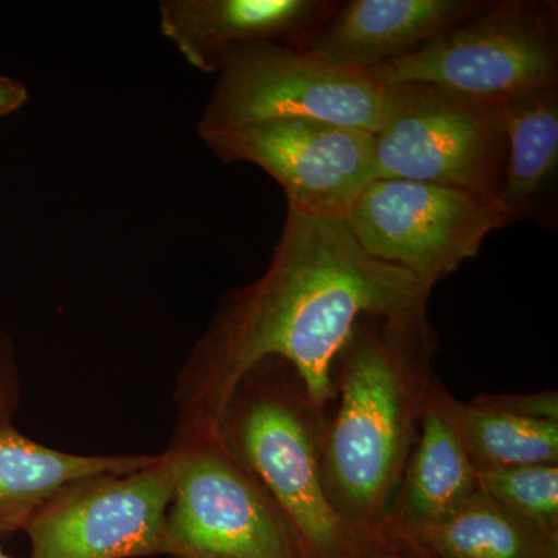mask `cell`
I'll return each mask as SVG.
<instances>
[{
	"instance_id": "21",
	"label": "cell",
	"mask_w": 558,
	"mask_h": 558,
	"mask_svg": "<svg viewBox=\"0 0 558 558\" xmlns=\"http://www.w3.org/2000/svg\"><path fill=\"white\" fill-rule=\"evenodd\" d=\"M31 92L22 81L0 75V119L24 108Z\"/></svg>"
},
{
	"instance_id": "14",
	"label": "cell",
	"mask_w": 558,
	"mask_h": 558,
	"mask_svg": "<svg viewBox=\"0 0 558 558\" xmlns=\"http://www.w3.org/2000/svg\"><path fill=\"white\" fill-rule=\"evenodd\" d=\"M157 457H83L40 446L0 424V534L24 531L47 501L76 481L126 475L148 468Z\"/></svg>"
},
{
	"instance_id": "10",
	"label": "cell",
	"mask_w": 558,
	"mask_h": 558,
	"mask_svg": "<svg viewBox=\"0 0 558 558\" xmlns=\"http://www.w3.org/2000/svg\"><path fill=\"white\" fill-rule=\"evenodd\" d=\"M226 163L256 165L284 190L288 209L314 218H348L360 194L377 180L376 135L325 121H260L202 132Z\"/></svg>"
},
{
	"instance_id": "12",
	"label": "cell",
	"mask_w": 558,
	"mask_h": 558,
	"mask_svg": "<svg viewBox=\"0 0 558 558\" xmlns=\"http://www.w3.org/2000/svg\"><path fill=\"white\" fill-rule=\"evenodd\" d=\"M487 5L483 0H351L337 3L293 47L369 73L453 31Z\"/></svg>"
},
{
	"instance_id": "11",
	"label": "cell",
	"mask_w": 558,
	"mask_h": 558,
	"mask_svg": "<svg viewBox=\"0 0 558 558\" xmlns=\"http://www.w3.org/2000/svg\"><path fill=\"white\" fill-rule=\"evenodd\" d=\"M336 5L326 0H161L159 25L190 65L219 73L234 51L253 44L295 46Z\"/></svg>"
},
{
	"instance_id": "8",
	"label": "cell",
	"mask_w": 558,
	"mask_h": 558,
	"mask_svg": "<svg viewBox=\"0 0 558 558\" xmlns=\"http://www.w3.org/2000/svg\"><path fill=\"white\" fill-rule=\"evenodd\" d=\"M269 492L301 553L337 558L355 542L352 526L330 505L306 414L282 392H255L231 405L218 436Z\"/></svg>"
},
{
	"instance_id": "22",
	"label": "cell",
	"mask_w": 558,
	"mask_h": 558,
	"mask_svg": "<svg viewBox=\"0 0 558 558\" xmlns=\"http://www.w3.org/2000/svg\"><path fill=\"white\" fill-rule=\"evenodd\" d=\"M0 558H13L9 556V554L5 553V550L2 549V546H0Z\"/></svg>"
},
{
	"instance_id": "4",
	"label": "cell",
	"mask_w": 558,
	"mask_h": 558,
	"mask_svg": "<svg viewBox=\"0 0 558 558\" xmlns=\"http://www.w3.org/2000/svg\"><path fill=\"white\" fill-rule=\"evenodd\" d=\"M388 87L362 70L333 64L311 51L260 43L234 51L202 113L197 134L260 121H325L376 135Z\"/></svg>"
},
{
	"instance_id": "2",
	"label": "cell",
	"mask_w": 558,
	"mask_h": 558,
	"mask_svg": "<svg viewBox=\"0 0 558 558\" xmlns=\"http://www.w3.org/2000/svg\"><path fill=\"white\" fill-rule=\"evenodd\" d=\"M428 347V330L363 318L337 360L340 407L319 446V473L352 526L391 520L429 391Z\"/></svg>"
},
{
	"instance_id": "6",
	"label": "cell",
	"mask_w": 558,
	"mask_h": 558,
	"mask_svg": "<svg viewBox=\"0 0 558 558\" xmlns=\"http://www.w3.org/2000/svg\"><path fill=\"white\" fill-rule=\"evenodd\" d=\"M387 87L377 179L458 186L497 199L506 153L501 105L429 84Z\"/></svg>"
},
{
	"instance_id": "16",
	"label": "cell",
	"mask_w": 558,
	"mask_h": 558,
	"mask_svg": "<svg viewBox=\"0 0 558 558\" xmlns=\"http://www.w3.org/2000/svg\"><path fill=\"white\" fill-rule=\"evenodd\" d=\"M439 558H548L553 539L483 490L413 535Z\"/></svg>"
},
{
	"instance_id": "19",
	"label": "cell",
	"mask_w": 558,
	"mask_h": 558,
	"mask_svg": "<svg viewBox=\"0 0 558 558\" xmlns=\"http://www.w3.org/2000/svg\"><path fill=\"white\" fill-rule=\"evenodd\" d=\"M20 366L14 341L0 329V424H9L20 409Z\"/></svg>"
},
{
	"instance_id": "5",
	"label": "cell",
	"mask_w": 558,
	"mask_h": 558,
	"mask_svg": "<svg viewBox=\"0 0 558 558\" xmlns=\"http://www.w3.org/2000/svg\"><path fill=\"white\" fill-rule=\"evenodd\" d=\"M168 556L300 558L295 534L269 492L219 438L174 450Z\"/></svg>"
},
{
	"instance_id": "13",
	"label": "cell",
	"mask_w": 558,
	"mask_h": 558,
	"mask_svg": "<svg viewBox=\"0 0 558 558\" xmlns=\"http://www.w3.org/2000/svg\"><path fill=\"white\" fill-rule=\"evenodd\" d=\"M418 438L410 451L392 515L411 535L457 512L480 490L458 422V400L429 388Z\"/></svg>"
},
{
	"instance_id": "3",
	"label": "cell",
	"mask_w": 558,
	"mask_h": 558,
	"mask_svg": "<svg viewBox=\"0 0 558 558\" xmlns=\"http://www.w3.org/2000/svg\"><path fill=\"white\" fill-rule=\"evenodd\" d=\"M557 3L502 0L398 60L371 70L384 86L429 84L501 105L558 83Z\"/></svg>"
},
{
	"instance_id": "7",
	"label": "cell",
	"mask_w": 558,
	"mask_h": 558,
	"mask_svg": "<svg viewBox=\"0 0 558 558\" xmlns=\"http://www.w3.org/2000/svg\"><path fill=\"white\" fill-rule=\"evenodd\" d=\"M347 220L365 252L429 288L478 255L488 234L513 222L495 197L402 179L371 182Z\"/></svg>"
},
{
	"instance_id": "18",
	"label": "cell",
	"mask_w": 558,
	"mask_h": 558,
	"mask_svg": "<svg viewBox=\"0 0 558 558\" xmlns=\"http://www.w3.org/2000/svg\"><path fill=\"white\" fill-rule=\"evenodd\" d=\"M480 488L553 539L558 523L557 464H532L478 473Z\"/></svg>"
},
{
	"instance_id": "17",
	"label": "cell",
	"mask_w": 558,
	"mask_h": 558,
	"mask_svg": "<svg viewBox=\"0 0 558 558\" xmlns=\"http://www.w3.org/2000/svg\"><path fill=\"white\" fill-rule=\"evenodd\" d=\"M462 440L481 472L557 464L558 421L519 416L509 411L458 402Z\"/></svg>"
},
{
	"instance_id": "20",
	"label": "cell",
	"mask_w": 558,
	"mask_h": 558,
	"mask_svg": "<svg viewBox=\"0 0 558 558\" xmlns=\"http://www.w3.org/2000/svg\"><path fill=\"white\" fill-rule=\"evenodd\" d=\"M481 405L509 411L519 416L558 421L557 392H542L532 396H495L476 399Z\"/></svg>"
},
{
	"instance_id": "9",
	"label": "cell",
	"mask_w": 558,
	"mask_h": 558,
	"mask_svg": "<svg viewBox=\"0 0 558 558\" xmlns=\"http://www.w3.org/2000/svg\"><path fill=\"white\" fill-rule=\"evenodd\" d=\"M174 451L126 475L76 481L28 521L31 558H131L168 554Z\"/></svg>"
},
{
	"instance_id": "1",
	"label": "cell",
	"mask_w": 558,
	"mask_h": 558,
	"mask_svg": "<svg viewBox=\"0 0 558 558\" xmlns=\"http://www.w3.org/2000/svg\"><path fill=\"white\" fill-rule=\"evenodd\" d=\"M432 289L365 252L347 219L288 209L269 267L226 296L191 355L190 440L218 436L242 381L271 357L295 368L307 405L322 410L336 398L337 360L359 323L425 332Z\"/></svg>"
},
{
	"instance_id": "15",
	"label": "cell",
	"mask_w": 558,
	"mask_h": 558,
	"mask_svg": "<svg viewBox=\"0 0 558 558\" xmlns=\"http://www.w3.org/2000/svg\"><path fill=\"white\" fill-rule=\"evenodd\" d=\"M506 153L497 201L513 220L553 185L558 168V87L501 102Z\"/></svg>"
}]
</instances>
